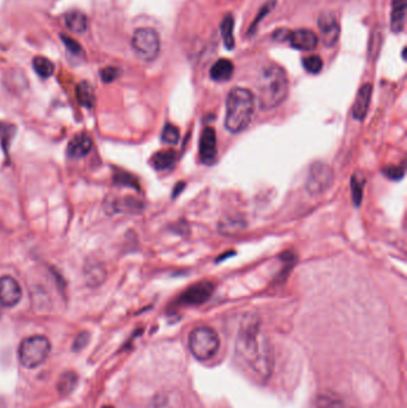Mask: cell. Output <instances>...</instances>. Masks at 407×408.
<instances>
[{
    "label": "cell",
    "mask_w": 407,
    "mask_h": 408,
    "mask_svg": "<svg viewBox=\"0 0 407 408\" xmlns=\"http://www.w3.org/2000/svg\"><path fill=\"white\" fill-rule=\"evenodd\" d=\"M406 16V0H393L392 15H390V28L394 33H401L405 26Z\"/></svg>",
    "instance_id": "cell-16"
},
{
    "label": "cell",
    "mask_w": 407,
    "mask_h": 408,
    "mask_svg": "<svg viewBox=\"0 0 407 408\" xmlns=\"http://www.w3.org/2000/svg\"><path fill=\"white\" fill-rule=\"evenodd\" d=\"M93 146V139L86 134H79L68 143L67 153L71 158H83L91 152Z\"/></svg>",
    "instance_id": "cell-14"
},
{
    "label": "cell",
    "mask_w": 407,
    "mask_h": 408,
    "mask_svg": "<svg viewBox=\"0 0 407 408\" xmlns=\"http://www.w3.org/2000/svg\"><path fill=\"white\" fill-rule=\"evenodd\" d=\"M255 113V96L250 90L232 88L226 100L225 127L233 134L241 133L251 123Z\"/></svg>",
    "instance_id": "cell-3"
},
{
    "label": "cell",
    "mask_w": 407,
    "mask_h": 408,
    "mask_svg": "<svg viewBox=\"0 0 407 408\" xmlns=\"http://www.w3.org/2000/svg\"><path fill=\"white\" fill-rule=\"evenodd\" d=\"M233 72H234V66L231 60L220 58L210 68V78L218 83H223L231 79Z\"/></svg>",
    "instance_id": "cell-15"
},
{
    "label": "cell",
    "mask_w": 407,
    "mask_h": 408,
    "mask_svg": "<svg viewBox=\"0 0 407 408\" xmlns=\"http://www.w3.org/2000/svg\"><path fill=\"white\" fill-rule=\"evenodd\" d=\"M218 155L216 147V134L215 130L210 127L203 130L200 139V158L205 164L214 163Z\"/></svg>",
    "instance_id": "cell-11"
},
{
    "label": "cell",
    "mask_w": 407,
    "mask_h": 408,
    "mask_svg": "<svg viewBox=\"0 0 407 408\" xmlns=\"http://www.w3.org/2000/svg\"><path fill=\"white\" fill-rule=\"evenodd\" d=\"M85 276H86V281L88 283L93 284V287H96L98 284L103 282L105 278L104 267H102L99 262H93V264H86V269H85Z\"/></svg>",
    "instance_id": "cell-22"
},
{
    "label": "cell",
    "mask_w": 407,
    "mask_h": 408,
    "mask_svg": "<svg viewBox=\"0 0 407 408\" xmlns=\"http://www.w3.org/2000/svg\"><path fill=\"white\" fill-rule=\"evenodd\" d=\"M51 342L43 336H33L22 340L18 347V359L24 368L34 369L42 366L51 354Z\"/></svg>",
    "instance_id": "cell-4"
},
{
    "label": "cell",
    "mask_w": 407,
    "mask_h": 408,
    "mask_svg": "<svg viewBox=\"0 0 407 408\" xmlns=\"http://www.w3.org/2000/svg\"><path fill=\"white\" fill-rule=\"evenodd\" d=\"M65 23L73 33H84L88 29V18L79 11H72L66 15Z\"/></svg>",
    "instance_id": "cell-19"
},
{
    "label": "cell",
    "mask_w": 407,
    "mask_h": 408,
    "mask_svg": "<svg viewBox=\"0 0 407 408\" xmlns=\"http://www.w3.org/2000/svg\"><path fill=\"white\" fill-rule=\"evenodd\" d=\"M365 175L362 173H355L351 178V195L353 202L356 207H360L363 198V190H365Z\"/></svg>",
    "instance_id": "cell-23"
},
{
    "label": "cell",
    "mask_w": 407,
    "mask_h": 408,
    "mask_svg": "<svg viewBox=\"0 0 407 408\" xmlns=\"http://www.w3.org/2000/svg\"><path fill=\"white\" fill-rule=\"evenodd\" d=\"M161 140L168 145H176L179 140V130L176 125H170V123L165 125L161 134Z\"/></svg>",
    "instance_id": "cell-27"
},
{
    "label": "cell",
    "mask_w": 407,
    "mask_h": 408,
    "mask_svg": "<svg viewBox=\"0 0 407 408\" xmlns=\"http://www.w3.org/2000/svg\"><path fill=\"white\" fill-rule=\"evenodd\" d=\"M318 26H319L320 36H321L324 46L328 48L335 46L340 36V26L336 17L331 13L321 15L318 21Z\"/></svg>",
    "instance_id": "cell-10"
},
{
    "label": "cell",
    "mask_w": 407,
    "mask_h": 408,
    "mask_svg": "<svg viewBox=\"0 0 407 408\" xmlns=\"http://www.w3.org/2000/svg\"><path fill=\"white\" fill-rule=\"evenodd\" d=\"M273 6H275V0H270V1H268V3H266V4H265L264 6L262 8L260 13H258V16L256 17V19H255V22H253V23L251 24V26H250L248 33H252L253 31H255V30H256V26L258 25V23H260V22L262 21V19H263V18H264V17L266 16V15H268L270 11H271V10H273Z\"/></svg>",
    "instance_id": "cell-29"
},
{
    "label": "cell",
    "mask_w": 407,
    "mask_h": 408,
    "mask_svg": "<svg viewBox=\"0 0 407 408\" xmlns=\"http://www.w3.org/2000/svg\"><path fill=\"white\" fill-rule=\"evenodd\" d=\"M333 182V171L328 164L317 162L312 164L306 180L307 191L318 196L326 191Z\"/></svg>",
    "instance_id": "cell-7"
},
{
    "label": "cell",
    "mask_w": 407,
    "mask_h": 408,
    "mask_svg": "<svg viewBox=\"0 0 407 408\" xmlns=\"http://www.w3.org/2000/svg\"><path fill=\"white\" fill-rule=\"evenodd\" d=\"M372 95H373L372 84H365L357 92L356 100L353 105V117L357 121H363L367 116L369 110Z\"/></svg>",
    "instance_id": "cell-13"
},
{
    "label": "cell",
    "mask_w": 407,
    "mask_h": 408,
    "mask_svg": "<svg viewBox=\"0 0 407 408\" xmlns=\"http://www.w3.org/2000/svg\"><path fill=\"white\" fill-rule=\"evenodd\" d=\"M220 339L214 329L201 326L190 334L189 349L195 359L208 361L218 352Z\"/></svg>",
    "instance_id": "cell-5"
},
{
    "label": "cell",
    "mask_w": 407,
    "mask_h": 408,
    "mask_svg": "<svg viewBox=\"0 0 407 408\" xmlns=\"http://www.w3.org/2000/svg\"><path fill=\"white\" fill-rule=\"evenodd\" d=\"M76 95L77 100L79 102L80 105H83L85 108H93L95 103H96L95 92H93L91 85L86 83V81H81L77 86Z\"/></svg>",
    "instance_id": "cell-18"
},
{
    "label": "cell",
    "mask_w": 407,
    "mask_h": 408,
    "mask_svg": "<svg viewBox=\"0 0 407 408\" xmlns=\"http://www.w3.org/2000/svg\"><path fill=\"white\" fill-rule=\"evenodd\" d=\"M88 332H81L78 334L73 344V350L80 351L84 349L85 346L88 345Z\"/></svg>",
    "instance_id": "cell-32"
},
{
    "label": "cell",
    "mask_w": 407,
    "mask_h": 408,
    "mask_svg": "<svg viewBox=\"0 0 407 408\" xmlns=\"http://www.w3.org/2000/svg\"><path fill=\"white\" fill-rule=\"evenodd\" d=\"M22 299V288L11 276L0 277V304L1 307H15Z\"/></svg>",
    "instance_id": "cell-9"
},
{
    "label": "cell",
    "mask_w": 407,
    "mask_h": 408,
    "mask_svg": "<svg viewBox=\"0 0 407 408\" xmlns=\"http://www.w3.org/2000/svg\"><path fill=\"white\" fill-rule=\"evenodd\" d=\"M312 408H350L344 401L337 398V396L328 394V395H320L313 404Z\"/></svg>",
    "instance_id": "cell-25"
},
{
    "label": "cell",
    "mask_w": 407,
    "mask_h": 408,
    "mask_svg": "<svg viewBox=\"0 0 407 408\" xmlns=\"http://www.w3.org/2000/svg\"><path fill=\"white\" fill-rule=\"evenodd\" d=\"M0 317H1V304H0Z\"/></svg>",
    "instance_id": "cell-34"
},
{
    "label": "cell",
    "mask_w": 407,
    "mask_h": 408,
    "mask_svg": "<svg viewBox=\"0 0 407 408\" xmlns=\"http://www.w3.org/2000/svg\"><path fill=\"white\" fill-rule=\"evenodd\" d=\"M214 292V284L212 282H200L185 289V292L179 296L178 302L185 306H198L205 304Z\"/></svg>",
    "instance_id": "cell-8"
},
{
    "label": "cell",
    "mask_w": 407,
    "mask_h": 408,
    "mask_svg": "<svg viewBox=\"0 0 407 408\" xmlns=\"http://www.w3.org/2000/svg\"><path fill=\"white\" fill-rule=\"evenodd\" d=\"M131 46L135 54L143 61H153L159 55L160 38L156 30L141 28L134 33Z\"/></svg>",
    "instance_id": "cell-6"
},
{
    "label": "cell",
    "mask_w": 407,
    "mask_h": 408,
    "mask_svg": "<svg viewBox=\"0 0 407 408\" xmlns=\"http://www.w3.org/2000/svg\"><path fill=\"white\" fill-rule=\"evenodd\" d=\"M33 67L35 72L45 79L51 77L55 71L54 63H51L49 58H43V56H36L33 61Z\"/></svg>",
    "instance_id": "cell-24"
},
{
    "label": "cell",
    "mask_w": 407,
    "mask_h": 408,
    "mask_svg": "<svg viewBox=\"0 0 407 408\" xmlns=\"http://www.w3.org/2000/svg\"><path fill=\"white\" fill-rule=\"evenodd\" d=\"M257 88L262 110L278 108L286 100L289 92L286 71L276 65L263 67L258 77Z\"/></svg>",
    "instance_id": "cell-2"
},
{
    "label": "cell",
    "mask_w": 407,
    "mask_h": 408,
    "mask_svg": "<svg viewBox=\"0 0 407 408\" xmlns=\"http://www.w3.org/2000/svg\"><path fill=\"white\" fill-rule=\"evenodd\" d=\"M303 65L308 73L318 74L323 70V60L318 55H311L303 58Z\"/></svg>",
    "instance_id": "cell-26"
},
{
    "label": "cell",
    "mask_w": 407,
    "mask_h": 408,
    "mask_svg": "<svg viewBox=\"0 0 407 408\" xmlns=\"http://www.w3.org/2000/svg\"><path fill=\"white\" fill-rule=\"evenodd\" d=\"M103 408H113V407H110V406H106V407H103Z\"/></svg>",
    "instance_id": "cell-35"
},
{
    "label": "cell",
    "mask_w": 407,
    "mask_h": 408,
    "mask_svg": "<svg viewBox=\"0 0 407 408\" xmlns=\"http://www.w3.org/2000/svg\"><path fill=\"white\" fill-rule=\"evenodd\" d=\"M177 162L176 150H160L158 153L153 155L151 163L154 168L159 170V171H164L168 170L170 167H173Z\"/></svg>",
    "instance_id": "cell-17"
},
{
    "label": "cell",
    "mask_w": 407,
    "mask_h": 408,
    "mask_svg": "<svg viewBox=\"0 0 407 408\" xmlns=\"http://www.w3.org/2000/svg\"><path fill=\"white\" fill-rule=\"evenodd\" d=\"M63 38L65 45H66L67 49L71 52L72 54H79L81 48H80L79 45H78V42L72 40V38H66V36H63Z\"/></svg>",
    "instance_id": "cell-33"
},
{
    "label": "cell",
    "mask_w": 407,
    "mask_h": 408,
    "mask_svg": "<svg viewBox=\"0 0 407 408\" xmlns=\"http://www.w3.org/2000/svg\"><path fill=\"white\" fill-rule=\"evenodd\" d=\"M234 352L237 362L253 379L265 381L271 375L273 351L256 319L246 320L241 326Z\"/></svg>",
    "instance_id": "cell-1"
},
{
    "label": "cell",
    "mask_w": 407,
    "mask_h": 408,
    "mask_svg": "<svg viewBox=\"0 0 407 408\" xmlns=\"http://www.w3.org/2000/svg\"><path fill=\"white\" fill-rule=\"evenodd\" d=\"M78 384V376L74 371H66L60 376L58 381V392L60 395L66 396L71 394Z\"/></svg>",
    "instance_id": "cell-21"
},
{
    "label": "cell",
    "mask_w": 407,
    "mask_h": 408,
    "mask_svg": "<svg viewBox=\"0 0 407 408\" xmlns=\"http://www.w3.org/2000/svg\"><path fill=\"white\" fill-rule=\"evenodd\" d=\"M113 180L118 184L126 185V187H131V188L138 189L139 190V183L136 182L134 177L131 175H128L126 172L118 171L113 175Z\"/></svg>",
    "instance_id": "cell-28"
},
{
    "label": "cell",
    "mask_w": 407,
    "mask_h": 408,
    "mask_svg": "<svg viewBox=\"0 0 407 408\" xmlns=\"http://www.w3.org/2000/svg\"><path fill=\"white\" fill-rule=\"evenodd\" d=\"M233 28H234V18L233 15L228 13L223 17L221 23V35H223V45L227 49L232 50L234 48V36H233Z\"/></svg>",
    "instance_id": "cell-20"
},
{
    "label": "cell",
    "mask_w": 407,
    "mask_h": 408,
    "mask_svg": "<svg viewBox=\"0 0 407 408\" xmlns=\"http://www.w3.org/2000/svg\"><path fill=\"white\" fill-rule=\"evenodd\" d=\"M287 41H289L290 46L298 50L310 52L318 46V36L311 30L301 29L296 31H289L287 36Z\"/></svg>",
    "instance_id": "cell-12"
},
{
    "label": "cell",
    "mask_w": 407,
    "mask_h": 408,
    "mask_svg": "<svg viewBox=\"0 0 407 408\" xmlns=\"http://www.w3.org/2000/svg\"><path fill=\"white\" fill-rule=\"evenodd\" d=\"M118 68H115V67H108V68H105L102 72V79L104 83H111L113 80L116 79L118 77Z\"/></svg>",
    "instance_id": "cell-31"
},
{
    "label": "cell",
    "mask_w": 407,
    "mask_h": 408,
    "mask_svg": "<svg viewBox=\"0 0 407 408\" xmlns=\"http://www.w3.org/2000/svg\"><path fill=\"white\" fill-rule=\"evenodd\" d=\"M383 173H385L387 178H390V180H400L404 178L405 170H404L403 167L400 166H387L386 168L383 170Z\"/></svg>",
    "instance_id": "cell-30"
}]
</instances>
